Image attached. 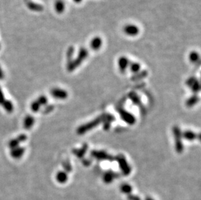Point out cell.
Returning a JSON list of instances; mask_svg holds the SVG:
<instances>
[{
	"instance_id": "6da1fadb",
	"label": "cell",
	"mask_w": 201,
	"mask_h": 200,
	"mask_svg": "<svg viewBox=\"0 0 201 200\" xmlns=\"http://www.w3.org/2000/svg\"><path fill=\"white\" fill-rule=\"evenodd\" d=\"M51 94L54 98L59 100L66 99L67 96H68V94H67L66 91L59 88H53V89L51 91Z\"/></svg>"
},
{
	"instance_id": "7a4b0ae2",
	"label": "cell",
	"mask_w": 201,
	"mask_h": 200,
	"mask_svg": "<svg viewBox=\"0 0 201 200\" xmlns=\"http://www.w3.org/2000/svg\"><path fill=\"white\" fill-rule=\"evenodd\" d=\"M25 152V148L23 147L18 146L16 148L12 149L11 151V155L13 159H20Z\"/></svg>"
},
{
	"instance_id": "3957f363",
	"label": "cell",
	"mask_w": 201,
	"mask_h": 200,
	"mask_svg": "<svg viewBox=\"0 0 201 200\" xmlns=\"http://www.w3.org/2000/svg\"><path fill=\"white\" fill-rule=\"evenodd\" d=\"M124 33L129 36H136L138 34L139 30L138 27L135 25H127L124 28Z\"/></svg>"
},
{
	"instance_id": "277c9868",
	"label": "cell",
	"mask_w": 201,
	"mask_h": 200,
	"mask_svg": "<svg viewBox=\"0 0 201 200\" xmlns=\"http://www.w3.org/2000/svg\"><path fill=\"white\" fill-rule=\"evenodd\" d=\"M34 123H35V118L31 115H27L24 119V123H23L24 128L27 130L31 129Z\"/></svg>"
},
{
	"instance_id": "5b68a950",
	"label": "cell",
	"mask_w": 201,
	"mask_h": 200,
	"mask_svg": "<svg viewBox=\"0 0 201 200\" xmlns=\"http://www.w3.org/2000/svg\"><path fill=\"white\" fill-rule=\"evenodd\" d=\"M102 44V40L100 37H95L91 42V47L94 50H97L100 48Z\"/></svg>"
},
{
	"instance_id": "8992f818",
	"label": "cell",
	"mask_w": 201,
	"mask_h": 200,
	"mask_svg": "<svg viewBox=\"0 0 201 200\" xmlns=\"http://www.w3.org/2000/svg\"><path fill=\"white\" fill-rule=\"evenodd\" d=\"M2 105L3 107V109L7 111V113H12V111L14 110V106H13L12 103L10 100H5Z\"/></svg>"
},
{
	"instance_id": "52a82bcc",
	"label": "cell",
	"mask_w": 201,
	"mask_h": 200,
	"mask_svg": "<svg viewBox=\"0 0 201 200\" xmlns=\"http://www.w3.org/2000/svg\"><path fill=\"white\" fill-rule=\"evenodd\" d=\"M57 181L60 183H65L68 180V175L65 172H59L56 175Z\"/></svg>"
},
{
	"instance_id": "ba28073f",
	"label": "cell",
	"mask_w": 201,
	"mask_h": 200,
	"mask_svg": "<svg viewBox=\"0 0 201 200\" xmlns=\"http://www.w3.org/2000/svg\"><path fill=\"white\" fill-rule=\"evenodd\" d=\"M118 64H119V67H120V69L121 70H125L126 68H127L129 65V61L127 58L122 57L119 59Z\"/></svg>"
},
{
	"instance_id": "9c48e42d",
	"label": "cell",
	"mask_w": 201,
	"mask_h": 200,
	"mask_svg": "<svg viewBox=\"0 0 201 200\" xmlns=\"http://www.w3.org/2000/svg\"><path fill=\"white\" fill-rule=\"evenodd\" d=\"M28 8L33 11H42L43 10V7L41 5L35 3L33 2H28L27 3Z\"/></svg>"
},
{
	"instance_id": "30bf717a",
	"label": "cell",
	"mask_w": 201,
	"mask_h": 200,
	"mask_svg": "<svg viewBox=\"0 0 201 200\" xmlns=\"http://www.w3.org/2000/svg\"><path fill=\"white\" fill-rule=\"evenodd\" d=\"M55 9L58 13H62L65 10V3L61 0H57L55 3Z\"/></svg>"
},
{
	"instance_id": "8fae6325",
	"label": "cell",
	"mask_w": 201,
	"mask_h": 200,
	"mask_svg": "<svg viewBox=\"0 0 201 200\" xmlns=\"http://www.w3.org/2000/svg\"><path fill=\"white\" fill-rule=\"evenodd\" d=\"M121 190L122 193L129 195L132 191V188L128 184H123L121 187Z\"/></svg>"
},
{
	"instance_id": "7c38bea8",
	"label": "cell",
	"mask_w": 201,
	"mask_h": 200,
	"mask_svg": "<svg viewBox=\"0 0 201 200\" xmlns=\"http://www.w3.org/2000/svg\"><path fill=\"white\" fill-rule=\"evenodd\" d=\"M41 105L39 104V103L37 101V100L33 101L31 103V109L33 113H38L41 109Z\"/></svg>"
},
{
	"instance_id": "4fadbf2b",
	"label": "cell",
	"mask_w": 201,
	"mask_h": 200,
	"mask_svg": "<svg viewBox=\"0 0 201 200\" xmlns=\"http://www.w3.org/2000/svg\"><path fill=\"white\" fill-rule=\"evenodd\" d=\"M20 142L18 140L17 138H13L12 140H11L9 142V147L11 148V149H14V148H16L17 147L19 146L20 145Z\"/></svg>"
},
{
	"instance_id": "5bb4252c",
	"label": "cell",
	"mask_w": 201,
	"mask_h": 200,
	"mask_svg": "<svg viewBox=\"0 0 201 200\" xmlns=\"http://www.w3.org/2000/svg\"><path fill=\"white\" fill-rule=\"evenodd\" d=\"M39 103V104L42 106V105H46L48 103V99L46 97L45 95H40L39 97L38 98V99L36 100Z\"/></svg>"
},
{
	"instance_id": "9a60e30c",
	"label": "cell",
	"mask_w": 201,
	"mask_h": 200,
	"mask_svg": "<svg viewBox=\"0 0 201 200\" xmlns=\"http://www.w3.org/2000/svg\"><path fill=\"white\" fill-rule=\"evenodd\" d=\"M113 179H114L113 174H109V173L106 174L105 175H104V177H103L104 181H105L107 183H111V181L113 180Z\"/></svg>"
},
{
	"instance_id": "2e32d148",
	"label": "cell",
	"mask_w": 201,
	"mask_h": 200,
	"mask_svg": "<svg viewBox=\"0 0 201 200\" xmlns=\"http://www.w3.org/2000/svg\"><path fill=\"white\" fill-rule=\"evenodd\" d=\"M199 55L197 52H195V51H193V52L191 53L190 55H189V59H190V61L193 62V63H195V62H197V60L199 59Z\"/></svg>"
},
{
	"instance_id": "e0dca14e",
	"label": "cell",
	"mask_w": 201,
	"mask_h": 200,
	"mask_svg": "<svg viewBox=\"0 0 201 200\" xmlns=\"http://www.w3.org/2000/svg\"><path fill=\"white\" fill-rule=\"evenodd\" d=\"M184 137L186 139L189 140H193V139H194L195 138V135L193 133H192V132L188 131V132L185 133V134H184Z\"/></svg>"
},
{
	"instance_id": "ac0fdd59",
	"label": "cell",
	"mask_w": 201,
	"mask_h": 200,
	"mask_svg": "<svg viewBox=\"0 0 201 200\" xmlns=\"http://www.w3.org/2000/svg\"><path fill=\"white\" fill-rule=\"evenodd\" d=\"M140 69V65L137 63H132L130 65V70L132 72H137Z\"/></svg>"
},
{
	"instance_id": "d6986e66",
	"label": "cell",
	"mask_w": 201,
	"mask_h": 200,
	"mask_svg": "<svg viewBox=\"0 0 201 200\" xmlns=\"http://www.w3.org/2000/svg\"><path fill=\"white\" fill-rule=\"evenodd\" d=\"M17 138L18 139V140L20 142V143H22V142H25L26 140H27V136L26 135H24V134H21L19 136H18V137Z\"/></svg>"
},
{
	"instance_id": "ffe728a7",
	"label": "cell",
	"mask_w": 201,
	"mask_h": 200,
	"mask_svg": "<svg viewBox=\"0 0 201 200\" xmlns=\"http://www.w3.org/2000/svg\"><path fill=\"white\" fill-rule=\"evenodd\" d=\"M5 100V96L1 86H0V105H2Z\"/></svg>"
},
{
	"instance_id": "44dd1931",
	"label": "cell",
	"mask_w": 201,
	"mask_h": 200,
	"mask_svg": "<svg viewBox=\"0 0 201 200\" xmlns=\"http://www.w3.org/2000/svg\"><path fill=\"white\" fill-rule=\"evenodd\" d=\"M54 109L53 105H48V106H46V108L44 109V113L47 114V113L51 112V111L52 110V109Z\"/></svg>"
},
{
	"instance_id": "7402d4cb",
	"label": "cell",
	"mask_w": 201,
	"mask_h": 200,
	"mask_svg": "<svg viewBox=\"0 0 201 200\" xmlns=\"http://www.w3.org/2000/svg\"><path fill=\"white\" fill-rule=\"evenodd\" d=\"M128 200H141V198L139 196H135V195H131V194L128 195Z\"/></svg>"
},
{
	"instance_id": "603a6c76",
	"label": "cell",
	"mask_w": 201,
	"mask_h": 200,
	"mask_svg": "<svg viewBox=\"0 0 201 200\" xmlns=\"http://www.w3.org/2000/svg\"><path fill=\"white\" fill-rule=\"evenodd\" d=\"M5 77V73L2 70V68L0 67V80H2Z\"/></svg>"
},
{
	"instance_id": "cb8c5ba5",
	"label": "cell",
	"mask_w": 201,
	"mask_h": 200,
	"mask_svg": "<svg viewBox=\"0 0 201 200\" xmlns=\"http://www.w3.org/2000/svg\"><path fill=\"white\" fill-rule=\"evenodd\" d=\"M145 200H154V199H152V198H151V197H147L146 199H145Z\"/></svg>"
},
{
	"instance_id": "d4e9b609",
	"label": "cell",
	"mask_w": 201,
	"mask_h": 200,
	"mask_svg": "<svg viewBox=\"0 0 201 200\" xmlns=\"http://www.w3.org/2000/svg\"><path fill=\"white\" fill-rule=\"evenodd\" d=\"M0 48H1V46H0Z\"/></svg>"
}]
</instances>
